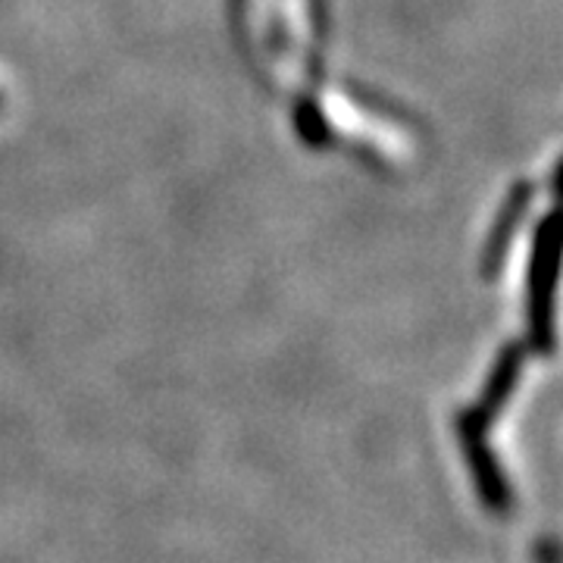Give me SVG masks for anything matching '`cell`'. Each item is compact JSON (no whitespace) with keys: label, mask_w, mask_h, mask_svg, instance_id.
I'll return each instance as SVG.
<instances>
[{"label":"cell","mask_w":563,"mask_h":563,"mask_svg":"<svg viewBox=\"0 0 563 563\" xmlns=\"http://www.w3.org/2000/svg\"><path fill=\"white\" fill-rule=\"evenodd\" d=\"M457 442H461L466 463H470V473H473V483L479 492V501L498 514L507 517L514 510V488L504 476L498 454L492 451L488 444V422L476 413V410H466L457 417Z\"/></svg>","instance_id":"1"},{"label":"cell","mask_w":563,"mask_h":563,"mask_svg":"<svg viewBox=\"0 0 563 563\" xmlns=\"http://www.w3.org/2000/svg\"><path fill=\"white\" fill-rule=\"evenodd\" d=\"M517 376H520V351H517V347H507L501 354V361H498V366H495V373H492V379L485 385L483 398L476 404V413H479L488 426H492V420L501 413L504 401L510 398V391H514V385H517Z\"/></svg>","instance_id":"2"}]
</instances>
